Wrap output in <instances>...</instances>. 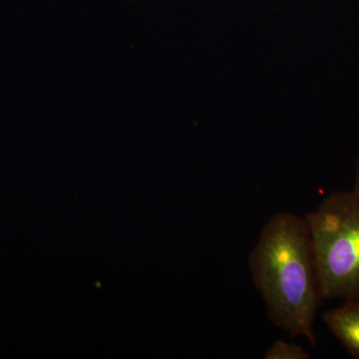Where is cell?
I'll list each match as a JSON object with an SVG mask.
<instances>
[{"mask_svg":"<svg viewBox=\"0 0 359 359\" xmlns=\"http://www.w3.org/2000/svg\"><path fill=\"white\" fill-rule=\"evenodd\" d=\"M249 263L271 323L316 346L314 323L323 301L306 219L289 212L273 215L262 229Z\"/></svg>","mask_w":359,"mask_h":359,"instance_id":"1","label":"cell"},{"mask_svg":"<svg viewBox=\"0 0 359 359\" xmlns=\"http://www.w3.org/2000/svg\"><path fill=\"white\" fill-rule=\"evenodd\" d=\"M306 219L323 301L359 297V195L332 194Z\"/></svg>","mask_w":359,"mask_h":359,"instance_id":"2","label":"cell"},{"mask_svg":"<svg viewBox=\"0 0 359 359\" xmlns=\"http://www.w3.org/2000/svg\"><path fill=\"white\" fill-rule=\"evenodd\" d=\"M332 334L353 358H359V297L346 299L323 316Z\"/></svg>","mask_w":359,"mask_h":359,"instance_id":"3","label":"cell"},{"mask_svg":"<svg viewBox=\"0 0 359 359\" xmlns=\"http://www.w3.org/2000/svg\"><path fill=\"white\" fill-rule=\"evenodd\" d=\"M264 359H309L311 354L299 344L276 340L269 347Z\"/></svg>","mask_w":359,"mask_h":359,"instance_id":"4","label":"cell"},{"mask_svg":"<svg viewBox=\"0 0 359 359\" xmlns=\"http://www.w3.org/2000/svg\"><path fill=\"white\" fill-rule=\"evenodd\" d=\"M353 191L354 193H356L358 195H359V157L358 162V169H356L355 181H354Z\"/></svg>","mask_w":359,"mask_h":359,"instance_id":"5","label":"cell"}]
</instances>
